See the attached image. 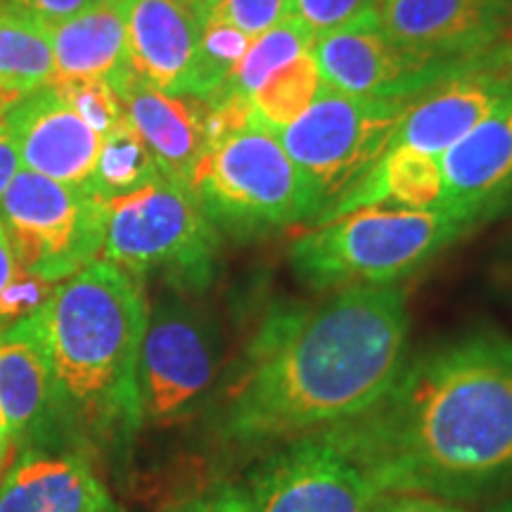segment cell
<instances>
[{
  "instance_id": "12",
  "label": "cell",
  "mask_w": 512,
  "mask_h": 512,
  "mask_svg": "<svg viewBox=\"0 0 512 512\" xmlns=\"http://www.w3.org/2000/svg\"><path fill=\"white\" fill-rule=\"evenodd\" d=\"M512 95V41L408 102L392 145L441 157ZM389 145V147H392Z\"/></svg>"
},
{
  "instance_id": "22",
  "label": "cell",
  "mask_w": 512,
  "mask_h": 512,
  "mask_svg": "<svg viewBox=\"0 0 512 512\" xmlns=\"http://www.w3.org/2000/svg\"><path fill=\"white\" fill-rule=\"evenodd\" d=\"M55 79L53 43L43 19L0 5V114Z\"/></svg>"
},
{
  "instance_id": "8",
  "label": "cell",
  "mask_w": 512,
  "mask_h": 512,
  "mask_svg": "<svg viewBox=\"0 0 512 512\" xmlns=\"http://www.w3.org/2000/svg\"><path fill=\"white\" fill-rule=\"evenodd\" d=\"M105 223L107 202L27 169L0 200V228L19 271L53 285L100 259Z\"/></svg>"
},
{
  "instance_id": "4",
  "label": "cell",
  "mask_w": 512,
  "mask_h": 512,
  "mask_svg": "<svg viewBox=\"0 0 512 512\" xmlns=\"http://www.w3.org/2000/svg\"><path fill=\"white\" fill-rule=\"evenodd\" d=\"M209 138L190 190L223 238L254 242L313 223L323 200L249 100L209 98Z\"/></svg>"
},
{
  "instance_id": "27",
  "label": "cell",
  "mask_w": 512,
  "mask_h": 512,
  "mask_svg": "<svg viewBox=\"0 0 512 512\" xmlns=\"http://www.w3.org/2000/svg\"><path fill=\"white\" fill-rule=\"evenodd\" d=\"M53 86L72 105V110L102 138L124 119V107H121L112 83L102 79H64L53 81Z\"/></svg>"
},
{
  "instance_id": "37",
  "label": "cell",
  "mask_w": 512,
  "mask_h": 512,
  "mask_svg": "<svg viewBox=\"0 0 512 512\" xmlns=\"http://www.w3.org/2000/svg\"><path fill=\"white\" fill-rule=\"evenodd\" d=\"M176 3L183 5V8L188 12H192V15L200 19V24H202V19L207 17V12H209L214 0H176Z\"/></svg>"
},
{
  "instance_id": "33",
  "label": "cell",
  "mask_w": 512,
  "mask_h": 512,
  "mask_svg": "<svg viewBox=\"0 0 512 512\" xmlns=\"http://www.w3.org/2000/svg\"><path fill=\"white\" fill-rule=\"evenodd\" d=\"M370 512H470L460 503L441 501L430 496L413 494H382L377 496Z\"/></svg>"
},
{
  "instance_id": "20",
  "label": "cell",
  "mask_w": 512,
  "mask_h": 512,
  "mask_svg": "<svg viewBox=\"0 0 512 512\" xmlns=\"http://www.w3.org/2000/svg\"><path fill=\"white\" fill-rule=\"evenodd\" d=\"M363 207L427 211L444 207V174L439 157L408 145H392L337 197L313 223H323ZM311 223V226H313Z\"/></svg>"
},
{
  "instance_id": "36",
  "label": "cell",
  "mask_w": 512,
  "mask_h": 512,
  "mask_svg": "<svg viewBox=\"0 0 512 512\" xmlns=\"http://www.w3.org/2000/svg\"><path fill=\"white\" fill-rule=\"evenodd\" d=\"M12 451H15V441H12L8 420H5L3 408H0V472H3V467L10 463Z\"/></svg>"
},
{
  "instance_id": "10",
  "label": "cell",
  "mask_w": 512,
  "mask_h": 512,
  "mask_svg": "<svg viewBox=\"0 0 512 512\" xmlns=\"http://www.w3.org/2000/svg\"><path fill=\"white\" fill-rule=\"evenodd\" d=\"M484 55V53H482ZM320 76L335 91L384 100H413L465 72L477 57L444 60L413 53L384 34L377 12H366L313 43Z\"/></svg>"
},
{
  "instance_id": "21",
  "label": "cell",
  "mask_w": 512,
  "mask_h": 512,
  "mask_svg": "<svg viewBox=\"0 0 512 512\" xmlns=\"http://www.w3.org/2000/svg\"><path fill=\"white\" fill-rule=\"evenodd\" d=\"M55 79H102L117 88L133 74L126 48V24L117 0H100L64 22L48 24Z\"/></svg>"
},
{
  "instance_id": "17",
  "label": "cell",
  "mask_w": 512,
  "mask_h": 512,
  "mask_svg": "<svg viewBox=\"0 0 512 512\" xmlns=\"http://www.w3.org/2000/svg\"><path fill=\"white\" fill-rule=\"evenodd\" d=\"M133 74L174 95H195L202 24L176 0H117Z\"/></svg>"
},
{
  "instance_id": "29",
  "label": "cell",
  "mask_w": 512,
  "mask_h": 512,
  "mask_svg": "<svg viewBox=\"0 0 512 512\" xmlns=\"http://www.w3.org/2000/svg\"><path fill=\"white\" fill-rule=\"evenodd\" d=\"M287 8L290 0H214L207 15L219 17L254 38L280 22L287 15Z\"/></svg>"
},
{
  "instance_id": "34",
  "label": "cell",
  "mask_w": 512,
  "mask_h": 512,
  "mask_svg": "<svg viewBox=\"0 0 512 512\" xmlns=\"http://www.w3.org/2000/svg\"><path fill=\"white\" fill-rule=\"evenodd\" d=\"M5 114H0V200H3L5 190L10 188L12 178L22 169V159H19L17 145L12 140V133L5 124Z\"/></svg>"
},
{
  "instance_id": "13",
  "label": "cell",
  "mask_w": 512,
  "mask_h": 512,
  "mask_svg": "<svg viewBox=\"0 0 512 512\" xmlns=\"http://www.w3.org/2000/svg\"><path fill=\"white\" fill-rule=\"evenodd\" d=\"M384 34L413 53L467 60L512 41V0H380Z\"/></svg>"
},
{
  "instance_id": "1",
  "label": "cell",
  "mask_w": 512,
  "mask_h": 512,
  "mask_svg": "<svg viewBox=\"0 0 512 512\" xmlns=\"http://www.w3.org/2000/svg\"><path fill=\"white\" fill-rule=\"evenodd\" d=\"M408 335L401 287L275 304L211 396V434L233 453H268L356 418L401 373Z\"/></svg>"
},
{
  "instance_id": "15",
  "label": "cell",
  "mask_w": 512,
  "mask_h": 512,
  "mask_svg": "<svg viewBox=\"0 0 512 512\" xmlns=\"http://www.w3.org/2000/svg\"><path fill=\"white\" fill-rule=\"evenodd\" d=\"M3 119L22 169L88 190L102 136L72 110L53 83L19 98Z\"/></svg>"
},
{
  "instance_id": "23",
  "label": "cell",
  "mask_w": 512,
  "mask_h": 512,
  "mask_svg": "<svg viewBox=\"0 0 512 512\" xmlns=\"http://www.w3.org/2000/svg\"><path fill=\"white\" fill-rule=\"evenodd\" d=\"M159 176H162L159 166L152 152L147 150L145 140L124 117L102 138L86 192H91L102 202H110L114 197L131 195V192L145 188Z\"/></svg>"
},
{
  "instance_id": "19",
  "label": "cell",
  "mask_w": 512,
  "mask_h": 512,
  "mask_svg": "<svg viewBox=\"0 0 512 512\" xmlns=\"http://www.w3.org/2000/svg\"><path fill=\"white\" fill-rule=\"evenodd\" d=\"M0 512H121L86 453L24 451L0 482Z\"/></svg>"
},
{
  "instance_id": "16",
  "label": "cell",
  "mask_w": 512,
  "mask_h": 512,
  "mask_svg": "<svg viewBox=\"0 0 512 512\" xmlns=\"http://www.w3.org/2000/svg\"><path fill=\"white\" fill-rule=\"evenodd\" d=\"M0 408L15 448L62 444L41 309L0 330Z\"/></svg>"
},
{
  "instance_id": "39",
  "label": "cell",
  "mask_w": 512,
  "mask_h": 512,
  "mask_svg": "<svg viewBox=\"0 0 512 512\" xmlns=\"http://www.w3.org/2000/svg\"><path fill=\"white\" fill-rule=\"evenodd\" d=\"M510 268H512V266H510Z\"/></svg>"
},
{
  "instance_id": "28",
  "label": "cell",
  "mask_w": 512,
  "mask_h": 512,
  "mask_svg": "<svg viewBox=\"0 0 512 512\" xmlns=\"http://www.w3.org/2000/svg\"><path fill=\"white\" fill-rule=\"evenodd\" d=\"M377 3L380 0H290L287 15L299 19L318 38L373 12Z\"/></svg>"
},
{
  "instance_id": "31",
  "label": "cell",
  "mask_w": 512,
  "mask_h": 512,
  "mask_svg": "<svg viewBox=\"0 0 512 512\" xmlns=\"http://www.w3.org/2000/svg\"><path fill=\"white\" fill-rule=\"evenodd\" d=\"M166 512H249V501L245 486L223 482L181 498Z\"/></svg>"
},
{
  "instance_id": "25",
  "label": "cell",
  "mask_w": 512,
  "mask_h": 512,
  "mask_svg": "<svg viewBox=\"0 0 512 512\" xmlns=\"http://www.w3.org/2000/svg\"><path fill=\"white\" fill-rule=\"evenodd\" d=\"M313 43H316V36L299 19L285 15L271 29L261 31L259 36L252 38L245 57L235 67V72L230 74L226 86L216 95H233V98L249 100L275 69L283 67L285 62L294 60L297 55L309 53V50H313ZM216 95H211V98H216Z\"/></svg>"
},
{
  "instance_id": "35",
  "label": "cell",
  "mask_w": 512,
  "mask_h": 512,
  "mask_svg": "<svg viewBox=\"0 0 512 512\" xmlns=\"http://www.w3.org/2000/svg\"><path fill=\"white\" fill-rule=\"evenodd\" d=\"M17 273H19L17 259L15 254H12V247L8 238H5L3 228H0V292L5 290V285H8Z\"/></svg>"
},
{
  "instance_id": "32",
  "label": "cell",
  "mask_w": 512,
  "mask_h": 512,
  "mask_svg": "<svg viewBox=\"0 0 512 512\" xmlns=\"http://www.w3.org/2000/svg\"><path fill=\"white\" fill-rule=\"evenodd\" d=\"M3 3L27 12V15L43 19L46 24H57L79 15L83 10L93 8L100 0H3Z\"/></svg>"
},
{
  "instance_id": "7",
  "label": "cell",
  "mask_w": 512,
  "mask_h": 512,
  "mask_svg": "<svg viewBox=\"0 0 512 512\" xmlns=\"http://www.w3.org/2000/svg\"><path fill=\"white\" fill-rule=\"evenodd\" d=\"M190 294H159L140 344L138 387L143 422L176 427L209 406L223 363L219 323Z\"/></svg>"
},
{
  "instance_id": "5",
  "label": "cell",
  "mask_w": 512,
  "mask_h": 512,
  "mask_svg": "<svg viewBox=\"0 0 512 512\" xmlns=\"http://www.w3.org/2000/svg\"><path fill=\"white\" fill-rule=\"evenodd\" d=\"M475 233L448 209L363 207L313 223L292 240L290 268L313 292L399 287L448 247Z\"/></svg>"
},
{
  "instance_id": "9",
  "label": "cell",
  "mask_w": 512,
  "mask_h": 512,
  "mask_svg": "<svg viewBox=\"0 0 512 512\" xmlns=\"http://www.w3.org/2000/svg\"><path fill=\"white\" fill-rule=\"evenodd\" d=\"M408 102L366 98L323 86L302 117L275 131L287 157L316 188L323 209L368 174L392 145Z\"/></svg>"
},
{
  "instance_id": "26",
  "label": "cell",
  "mask_w": 512,
  "mask_h": 512,
  "mask_svg": "<svg viewBox=\"0 0 512 512\" xmlns=\"http://www.w3.org/2000/svg\"><path fill=\"white\" fill-rule=\"evenodd\" d=\"M252 38L235 29L223 19L207 15L202 19L200 55H197L195 74V98L209 100L226 86L230 74L235 72L245 57Z\"/></svg>"
},
{
  "instance_id": "18",
  "label": "cell",
  "mask_w": 512,
  "mask_h": 512,
  "mask_svg": "<svg viewBox=\"0 0 512 512\" xmlns=\"http://www.w3.org/2000/svg\"><path fill=\"white\" fill-rule=\"evenodd\" d=\"M128 124L145 140L159 174L190 185L209 138V100L164 93L136 74L114 88Z\"/></svg>"
},
{
  "instance_id": "14",
  "label": "cell",
  "mask_w": 512,
  "mask_h": 512,
  "mask_svg": "<svg viewBox=\"0 0 512 512\" xmlns=\"http://www.w3.org/2000/svg\"><path fill=\"white\" fill-rule=\"evenodd\" d=\"M444 209L472 230L512 211V95L439 157Z\"/></svg>"
},
{
  "instance_id": "30",
  "label": "cell",
  "mask_w": 512,
  "mask_h": 512,
  "mask_svg": "<svg viewBox=\"0 0 512 512\" xmlns=\"http://www.w3.org/2000/svg\"><path fill=\"white\" fill-rule=\"evenodd\" d=\"M53 290V283H46V280L36 278V275L19 271L15 278L5 285V290L0 292V328H3V325L17 323V320L27 318L34 311L41 309V306L48 302Z\"/></svg>"
},
{
  "instance_id": "6",
  "label": "cell",
  "mask_w": 512,
  "mask_h": 512,
  "mask_svg": "<svg viewBox=\"0 0 512 512\" xmlns=\"http://www.w3.org/2000/svg\"><path fill=\"white\" fill-rule=\"evenodd\" d=\"M223 235L207 219L190 185L159 176L131 195L107 202L100 259L169 290L207 292L221 268Z\"/></svg>"
},
{
  "instance_id": "3",
  "label": "cell",
  "mask_w": 512,
  "mask_h": 512,
  "mask_svg": "<svg viewBox=\"0 0 512 512\" xmlns=\"http://www.w3.org/2000/svg\"><path fill=\"white\" fill-rule=\"evenodd\" d=\"M145 280L93 261L55 285L41 306L62 444L117 463L140 427L138 361L147 328Z\"/></svg>"
},
{
  "instance_id": "38",
  "label": "cell",
  "mask_w": 512,
  "mask_h": 512,
  "mask_svg": "<svg viewBox=\"0 0 512 512\" xmlns=\"http://www.w3.org/2000/svg\"><path fill=\"white\" fill-rule=\"evenodd\" d=\"M491 512H512V494H510V496H505V498H503V501H501V503H498V505H496V508H494V510H491Z\"/></svg>"
},
{
  "instance_id": "2",
  "label": "cell",
  "mask_w": 512,
  "mask_h": 512,
  "mask_svg": "<svg viewBox=\"0 0 512 512\" xmlns=\"http://www.w3.org/2000/svg\"><path fill=\"white\" fill-rule=\"evenodd\" d=\"M377 494L451 503L512 486V337L475 330L406 358L368 411L313 434Z\"/></svg>"
},
{
  "instance_id": "24",
  "label": "cell",
  "mask_w": 512,
  "mask_h": 512,
  "mask_svg": "<svg viewBox=\"0 0 512 512\" xmlns=\"http://www.w3.org/2000/svg\"><path fill=\"white\" fill-rule=\"evenodd\" d=\"M323 76L318 62L309 53L297 55L294 60L278 67L249 98L256 117L273 131L290 126L309 110L323 91Z\"/></svg>"
},
{
  "instance_id": "11",
  "label": "cell",
  "mask_w": 512,
  "mask_h": 512,
  "mask_svg": "<svg viewBox=\"0 0 512 512\" xmlns=\"http://www.w3.org/2000/svg\"><path fill=\"white\" fill-rule=\"evenodd\" d=\"M249 512H370L373 484L320 437L266 453L247 479Z\"/></svg>"
}]
</instances>
